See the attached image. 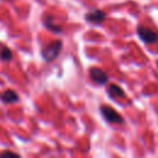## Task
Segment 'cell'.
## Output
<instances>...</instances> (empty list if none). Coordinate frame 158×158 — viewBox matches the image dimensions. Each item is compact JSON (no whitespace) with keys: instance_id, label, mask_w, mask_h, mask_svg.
I'll use <instances>...</instances> for the list:
<instances>
[{"instance_id":"cell-8","label":"cell","mask_w":158,"mask_h":158,"mask_svg":"<svg viewBox=\"0 0 158 158\" xmlns=\"http://www.w3.org/2000/svg\"><path fill=\"white\" fill-rule=\"evenodd\" d=\"M44 26H46V27H48L49 30L54 31V32H62V27H60V26H58V25H54V23H53L52 17H47V19L44 20Z\"/></svg>"},{"instance_id":"cell-4","label":"cell","mask_w":158,"mask_h":158,"mask_svg":"<svg viewBox=\"0 0 158 158\" xmlns=\"http://www.w3.org/2000/svg\"><path fill=\"white\" fill-rule=\"evenodd\" d=\"M89 77H90V79H91L94 83H96V84H99V85H104V84H106L107 80H109L107 74H106L104 70H101V69H99V68H96V67H93V68L89 69Z\"/></svg>"},{"instance_id":"cell-1","label":"cell","mask_w":158,"mask_h":158,"mask_svg":"<svg viewBox=\"0 0 158 158\" xmlns=\"http://www.w3.org/2000/svg\"><path fill=\"white\" fill-rule=\"evenodd\" d=\"M62 47H63V42L62 40H56V41H52L49 42L43 49H42V57L47 60V62H51L53 59H56L60 51H62Z\"/></svg>"},{"instance_id":"cell-6","label":"cell","mask_w":158,"mask_h":158,"mask_svg":"<svg viewBox=\"0 0 158 158\" xmlns=\"http://www.w3.org/2000/svg\"><path fill=\"white\" fill-rule=\"evenodd\" d=\"M0 99L5 104H12V102H17L19 101V95H17V93L15 90L7 89V90H5V91L1 93Z\"/></svg>"},{"instance_id":"cell-9","label":"cell","mask_w":158,"mask_h":158,"mask_svg":"<svg viewBox=\"0 0 158 158\" xmlns=\"http://www.w3.org/2000/svg\"><path fill=\"white\" fill-rule=\"evenodd\" d=\"M0 57H1L2 60H9V59L12 58V52H11L9 48L2 47V49H1V52H0Z\"/></svg>"},{"instance_id":"cell-3","label":"cell","mask_w":158,"mask_h":158,"mask_svg":"<svg viewBox=\"0 0 158 158\" xmlns=\"http://www.w3.org/2000/svg\"><path fill=\"white\" fill-rule=\"evenodd\" d=\"M137 35L138 37L144 42V43H154L158 42V32L144 27V26H138L137 27Z\"/></svg>"},{"instance_id":"cell-7","label":"cell","mask_w":158,"mask_h":158,"mask_svg":"<svg viewBox=\"0 0 158 158\" xmlns=\"http://www.w3.org/2000/svg\"><path fill=\"white\" fill-rule=\"evenodd\" d=\"M107 94L111 96V98H122L125 96V91L121 86L116 85V84H111L107 89Z\"/></svg>"},{"instance_id":"cell-5","label":"cell","mask_w":158,"mask_h":158,"mask_svg":"<svg viewBox=\"0 0 158 158\" xmlns=\"http://www.w3.org/2000/svg\"><path fill=\"white\" fill-rule=\"evenodd\" d=\"M106 17V14L101 10H93L85 15V20L91 23H101Z\"/></svg>"},{"instance_id":"cell-2","label":"cell","mask_w":158,"mask_h":158,"mask_svg":"<svg viewBox=\"0 0 158 158\" xmlns=\"http://www.w3.org/2000/svg\"><path fill=\"white\" fill-rule=\"evenodd\" d=\"M100 112H101L102 117L110 123H122L123 122V117L116 110H114L111 106L101 105L100 106Z\"/></svg>"},{"instance_id":"cell-10","label":"cell","mask_w":158,"mask_h":158,"mask_svg":"<svg viewBox=\"0 0 158 158\" xmlns=\"http://www.w3.org/2000/svg\"><path fill=\"white\" fill-rule=\"evenodd\" d=\"M0 158H21V156L12 151H2L0 152Z\"/></svg>"}]
</instances>
